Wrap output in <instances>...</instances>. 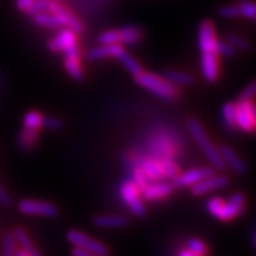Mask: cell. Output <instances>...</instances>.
I'll list each match as a JSON object with an SVG mask.
<instances>
[{
	"label": "cell",
	"instance_id": "34",
	"mask_svg": "<svg viewBox=\"0 0 256 256\" xmlns=\"http://www.w3.org/2000/svg\"><path fill=\"white\" fill-rule=\"evenodd\" d=\"M218 16L221 18H236L240 17V10L236 4H228L218 8Z\"/></svg>",
	"mask_w": 256,
	"mask_h": 256
},
{
	"label": "cell",
	"instance_id": "6",
	"mask_svg": "<svg viewBox=\"0 0 256 256\" xmlns=\"http://www.w3.org/2000/svg\"><path fill=\"white\" fill-rule=\"evenodd\" d=\"M120 196L126 206L136 217L142 218L146 214V208L140 198V191L136 188V186L131 182V179L124 180L120 186Z\"/></svg>",
	"mask_w": 256,
	"mask_h": 256
},
{
	"label": "cell",
	"instance_id": "3",
	"mask_svg": "<svg viewBox=\"0 0 256 256\" xmlns=\"http://www.w3.org/2000/svg\"><path fill=\"white\" fill-rule=\"evenodd\" d=\"M135 81L142 88L146 89L154 96L162 98V100H166V101H172L178 96V88L170 81L166 80L164 76L161 78L158 74L142 71V74H136Z\"/></svg>",
	"mask_w": 256,
	"mask_h": 256
},
{
	"label": "cell",
	"instance_id": "12",
	"mask_svg": "<svg viewBox=\"0 0 256 256\" xmlns=\"http://www.w3.org/2000/svg\"><path fill=\"white\" fill-rule=\"evenodd\" d=\"M229 186V178L225 176H209L196 184L191 186V194L194 196H202L217 190H222Z\"/></svg>",
	"mask_w": 256,
	"mask_h": 256
},
{
	"label": "cell",
	"instance_id": "1",
	"mask_svg": "<svg viewBox=\"0 0 256 256\" xmlns=\"http://www.w3.org/2000/svg\"><path fill=\"white\" fill-rule=\"evenodd\" d=\"M199 48L202 52V74L206 82L213 84L218 78V59L216 52V32L210 20H204L199 25Z\"/></svg>",
	"mask_w": 256,
	"mask_h": 256
},
{
	"label": "cell",
	"instance_id": "29",
	"mask_svg": "<svg viewBox=\"0 0 256 256\" xmlns=\"http://www.w3.org/2000/svg\"><path fill=\"white\" fill-rule=\"evenodd\" d=\"M160 165L162 168V176L166 179H174L179 174L178 166L174 164L170 158H161Z\"/></svg>",
	"mask_w": 256,
	"mask_h": 256
},
{
	"label": "cell",
	"instance_id": "42",
	"mask_svg": "<svg viewBox=\"0 0 256 256\" xmlns=\"http://www.w3.org/2000/svg\"><path fill=\"white\" fill-rule=\"evenodd\" d=\"M178 256H198L195 255L194 252H191V251H188V250L186 248V250H180L178 252Z\"/></svg>",
	"mask_w": 256,
	"mask_h": 256
},
{
	"label": "cell",
	"instance_id": "19",
	"mask_svg": "<svg viewBox=\"0 0 256 256\" xmlns=\"http://www.w3.org/2000/svg\"><path fill=\"white\" fill-rule=\"evenodd\" d=\"M14 236L16 242L20 244V247L24 250L25 252H28L30 256H42V254L38 251L33 240H30V236H28V232L22 228H16L14 232Z\"/></svg>",
	"mask_w": 256,
	"mask_h": 256
},
{
	"label": "cell",
	"instance_id": "27",
	"mask_svg": "<svg viewBox=\"0 0 256 256\" xmlns=\"http://www.w3.org/2000/svg\"><path fill=\"white\" fill-rule=\"evenodd\" d=\"M226 42H229L236 50L247 51V52H250V51L252 50V44H251V42H250L248 40H246V38L240 37V36H236V34H228V36H226Z\"/></svg>",
	"mask_w": 256,
	"mask_h": 256
},
{
	"label": "cell",
	"instance_id": "20",
	"mask_svg": "<svg viewBox=\"0 0 256 256\" xmlns=\"http://www.w3.org/2000/svg\"><path fill=\"white\" fill-rule=\"evenodd\" d=\"M164 78L170 81L172 84L176 85V86H178V85H180V86H191L195 82L191 74H187V72L176 71V70H166L164 72Z\"/></svg>",
	"mask_w": 256,
	"mask_h": 256
},
{
	"label": "cell",
	"instance_id": "25",
	"mask_svg": "<svg viewBox=\"0 0 256 256\" xmlns=\"http://www.w3.org/2000/svg\"><path fill=\"white\" fill-rule=\"evenodd\" d=\"M221 112H222V119L226 128H228L229 131H234L236 128V104H234V102H228V104H225L222 106V108H221Z\"/></svg>",
	"mask_w": 256,
	"mask_h": 256
},
{
	"label": "cell",
	"instance_id": "18",
	"mask_svg": "<svg viewBox=\"0 0 256 256\" xmlns=\"http://www.w3.org/2000/svg\"><path fill=\"white\" fill-rule=\"evenodd\" d=\"M138 168L144 172L145 176L148 178L149 182H156V180H160L161 178H164L161 165H160V160L144 158L140 162Z\"/></svg>",
	"mask_w": 256,
	"mask_h": 256
},
{
	"label": "cell",
	"instance_id": "10",
	"mask_svg": "<svg viewBox=\"0 0 256 256\" xmlns=\"http://www.w3.org/2000/svg\"><path fill=\"white\" fill-rule=\"evenodd\" d=\"M236 108V128L251 134L255 130V104L252 101H238Z\"/></svg>",
	"mask_w": 256,
	"mask_h": 256
},
{
	"label": "cell",
	"instance_id": "30",
	"mask_svg": "<svg viewBox=\"0 0 256 256\" xmlns=\"http://www.w3.org/2000/svg\"><path fill=\"white\" fill-rule=\"evenodd\" d=\"M187 250L194 252L198 256H206L208 255V246L202 240H198V238H190L186 244Z\"/></svg>",
	"mask_w": 256,
	"mask_h": 256
},
{
	"label": "cell",
	"instance_id": "26",
	"mask_svg": "<svg viewBox=\"0 0 256 256\" xmlns=\"http://www.w3.org/2000/svg\"><path fill=\"white\" fill-rule=\"evenodd\" d=\"M22 127L29 128V130H34V131H40L42 128V115L38 112L33 110V112H29L24 115V119H22Z\"/></svg>",
	"mask_w": 256,
	"mask_h": 256
},
{
	"label": "cell",
	"instance_id": "9",
	"mask_svg": "<svg viewBox=\"0 0 256 256\" xmlns=\"http://www.w3.org/2000/svg\"><path fill=\"white\" fill-rule=\"evenodd\" d=\"M244 204H246V198L242 192H236L230 196V199L228 202H222V206L220 208L218 213L214 218L220 220V221H230L232 218H236L240 216V213L244 209Z\"/></svg>",
	"mask_w": 256,
	"mask_h": 256
},
{
	"label": "cell",
	"instance_id": "36",
	"mask_svg": "<svg viewBox=\"0 0 256 256\" xmlns=\"http://www.w3.org/2000/svg\"><path fill=\"white\" fill-rule=\"evenodd\" d=\"M42 127L51 130V131H58V130H62V127H63V122L56 118V116H52V115L42 116Z\"/></svg>",
	"mask_w": 256,
	"mask_h": 256
},
{
	"label": "cell",
	"instance_id": "31",
	"mask_svg": "<svg viewBox=\"0 0 256 256\" xmlns=\"http://www.w3.org/2000/svg\"><path fill=\"white\" fill-rule=\"evenodd\" d=\"M238 10H240V16L246 17L247 20L254 21L256 17V7L255 4L250 0H242L238 4Z\"/></svg>",
	"mask_w": 256,
	"mask_h": 256
},
{
	"label": "cell",
	"instance_id": "35",
	"mask_svg": "<svg viewBox=\"0 0 256 256\" xmlns=\"http://www.w3.org/2000/svg\"><path fill=\"white\" fill-rule=\"evenodd\" d=\"M131 182L136 186V188H138V191H142L145 186L148 184L149 180H148V178L145 176L144 172H142V170H140V168L138 166V168H134V174H132Z\"/></svg>",
	"mask_w": 256,
	"mask_h": 256
},
{
	"label": "cell",
	"instance_id": "44",
	"mask_svg": "<svg viewBox=\"0 0 256 256\" xmlns=\"http://www.w3.org/2000/svg\"><path fill=\"white\" fill-rule=\"evenodd\" d=\"M251 240H252V247L256 246V234H255V230H252L251 232Z\"/></svg>",
	"mask_w": 256,
	"mask_h": 256
},
{
	"label": "cell",
	"instance_id": "39",
	"mask_svg": "<svg viewBox=\"0 0 256 256\" xmlns=\"http://www.w3.org/2000/svg\"><path fill=\"white\" fill-rule=\"evenodd\" d=\"M0 204L4 206H10L12 204V199H10V194L4 190L2 184H0Z\"/></svg>",
	"mask_w": 256,
	"mask_h": 256
},
{
	"label": "cell",
	"instance_id": "13",
	"mask_svg": "<svg viewBox=\"0 0 256 256\" xmlns=\"http://www.w3.org/2000/svg\"><path fill=\"white\" fill-rule=\"evenodd\" d=\"M174 186L172 182H148V184L145 186L142 190V199L148 200V202H157V200L165 199L168 196H170L174 192Z\"/></svg>",
	"mask_w": 256,
	"mask_h": 256
},
{
	"label": "cell",
	"instance_id": "43",
	"mask_svg": "<svg viewBox=\"0 0 256 256\" xmlns=\"http://www.w3.org/2000/svg\"><path fill=\"white\" fill-rule=\"evenodd\" d=\"M16 256H30L28 252H25L24 250L20 248V250H17L16 251Z\"/></svg>",
	"mask_w": 256,
	"mask_h": 256
},
{
	"label": "cell",
	"instance_id": "14",
	"mask_svg": "<svg viewBox=\"0 0 256 256\" xmlns=\"http://www.w3.org/2000/svg\"><path fill=\"white\" fill-rule=\"evenodd\" d=\"M218 152L220 154H221L222 161L225 162V165L229 166L232 172H236V174H240V176H242V174H246L247 170H248V168H247L246 162L243 161L240 156L236 154V153L230 148V146H228V145H222V146L218 149Z\"/></svg>",
	"mask_w": 256,
	"mask_h": 256
},
{
	"label": "cell",
	"instance_id": "37",
	"mask_svg": "<svg viewBox=\"0 0 256 256\" xmlns=\"http://www.w3.org/2000/svg\"><path fill=\"white\" fill-rule=\"evenodd\" d=\"M48 2L50 0H36L25 14L32 17L34 14H40V12H46V10H48Z\"/></svg>",
	"mask_w": 256,
	"mask_h": 256
},
{
	"label": "cell",
	"instance_id": "33",
	"mask_svg": "<svg viewBox=\"0 0 256 256\" xmlns=\"http://www.w3.org/2000/svg\"><path fill=\"white\" fill-rule=\"evenodd\" d=\"M98 42H100V44H118V30L116 29H110V30L102 32L98 36Z\"/></svg>",
	"mask_w": 256,
	"mask_h": 256
},
{
	"label": "cell",
	"instance_id": "15",
	"mask_svg": "<svg viewBox=\"0 0 256 256\" xmlns=\"http://www.w3.org/2000/svg\"><path fill=\"white\" fill-rule=\"evenodd\" d=\"M93 225L100 229H123L128 225V220L119 214H101L93 217Z\"/></svg>",
	"mask_w": 256,
	"mask_h": 256
},
{
	"label": "cell",
	"instance_id": "4",
	"mask_svg": "<svg viewBox=\"0 0 256 256\" xmlns=\"http://www.w3.org/2000/svg\"><path fill=\"white\" fill-rule=\"evenodd\" d=\"M48 48L51 52H63L66 56H80L76 33L68 28L62 29L54 38L48 40Z\"/></svg>",
	"mask_w": 256,
	"mask_h": 256
},
{
	"label": "cell",
	"instance_id": "22",
	"mask_svg": "<svg viewBox=\"0 0 256 256\" xmlns=\"http://www.w3.org/2000/svg\"><path fill=\"white\" fill-rule=\"evenodd\" d=\"M115 59L120 62V63L124 66L126 70H127L130 74H134V76H136V74H142V67L140 66V63H138V62L136 60L135 58L132 56L131 54H128L124 48H123V50H122L120 52L115 56Z\"/></svg>",
	"mask_w": 256,
	"mask_h": 256
},
{
	"label": "cell",
	"instance_id": "24",
	"mask_svg": "<svg viewBox=\"0 0 256 256\" xmlns=\"http://www.w3.org/2000/svg\"><path fill=\"white\" fill-rule=\"evenodd\" d=\"M64 67L68 74L74 80L82 81L84 80V71L80 66V56H66L64 59Z\"/></svg>",
	"mask_w": 256,
	"mask_h": 256
},
{
	"label": "cell",
	"instance_id": "5",
	"mask_svg": "<svg viewBox=\"0 0 256 256\" xmlns=\"http://www.w3.org/2000/svg\"><path fill=\"white\" fill-rule=\"evenodd\" d=\"M67 240L74 247H78V248L85 250V251L94 254L97 256L108 255V248L106 244L94 240V238H92L88 234H85V232H80V230L72 229L67 232Z\"/></svg>",
	"mask_w": 256,
	"mask_h": 256
},
{
	"label": "cell",
	"instance_id": "40",
	"mask_svg": "<svg viewBox=\"0 0 256 256\" xmlns=\"http://www.w3.org/2000/svg\"><path fill=\"white\" fill-rule=\"evenodd\" d=\"M34 2H36V0H16V8L25 14Z\"/></svg>",
	"mask_w": 256,
	"mask_h": 256
},
{
	"label": "cell",
	"instance_id": "41",
	"mask_svg": "<svg viewBox=\"0 0 256 256\" xmlns=\"http://www.w3.org/2000/svg\"><path fill=\"white\" fill-rule=\"evenodd\" d=\"M71 254H72V256H97V255H94V254L85 251V250L78 248V247H74L71 251Z\"/></svg>",
	"mask_w": 256,
	"mask_h": 256
},
{
	"label": "cell",
	"instance_id": "7",
	"mask_svg": "<svg viewBox=\"0 0 256 256\" xmlns=\"http://www.w3.org/2000/svg\"><path fill=\"white\" fill-rule=\"evenodd\" d=\"M17 208L22 214L26 216H42L54 218L59 214V209L52 202H42V200H33V199H24L18 202Z\"/></svg>",
	"mask_w": 256,
	"mask_h": 256
},
{
	"label": "cell",
	"instance_id": "32",
	"mask_svg": "<svg viewBox=\"0 0 256 256\" xmlns=\"http://www.w3.org/2000/svg\"><path fill=\"white\" fill-rule=\"evenodd\" d=\"M216 52L217 55L225 58H232L236 55V50L226 40H216Z\"/></svg>",
	"mask_w": 256,
	"mask_h": 256
},
{
	"label": "cell",
	"instance_id": "17",
	"mask_svg": "<svg viewBox=\"0 0 256 256\" xmlns=\"http://www.w3.org/2000/svg\"><path fill=\"white\" fill-rule=\"evenodd\" d=\"M118 30V44H136L142 38V29L136 25L123 26Z\"/></svg>",
	"mask_w": 256,
	"mask_h": 256
},
{
	"label": "cell",
	"instance_id": "11",
	"mask_svg": "<svg viewBox=\"0 0 256 256\" xmlns=\"http://www.w3.org/2000/svg\"><path fill=\"white\" fill-rule=\"evenodd\" d=\"M213 168L209 166H204V168H196L187 170L184 172H179L176 178L172 179V186L174 188H183V187H191V186L196 184L198 182L202 180L206 176H212Z\"/></svg>",
	"mask_w": 256,
	"mask_h": 256
},
{
	"label": "cell",
	"instance_id": "28",
	"mask_svg": "<svg viewBox=\"0 0 256 256\" xmlns=\"http://www.w3.org/2000/svg\"><path fill=\"white\" fill-rule=\"evenodd\" d=\"M16 240H14V232H7L3 236V243H2V255L0 256H16Z\"/></svg>",
	"mask_w": 256,
	"mask_h": 256
},
{
	"label": "cell",
	"instance_id": "38",
	"mask_svg": "<svg viewBox=\"0 0 256 256\" xmlns=\"http://www.w3.org/2000/svg\"><path fill=\"white\" fill-rule=\"evenodd\" d=\"M255 93H256V84H255V81H252V82H250L246 88L240 92V97H238V101H252L254 98H255Z\"/></svg>",
	"mask_w": 256,
	"mask_h": 256
},
{
	"label": "cell",
	"instance_id": "8",
	"mask_svg": "<svg viewBox=\"0 0 256 256\" xmlns=\"http://www.w3.org/2000/svg\"><path fill=\"white\" fill-rule=\"evenodd\" d=\"M48 12H51L58 20L60 21L63 28H68L76 34L84 33V25L81 24V21L78 17H74L70 10H66L62 4H59L55 0L48 2Z\"/></svg>",
	"mask_w": 256,
	"mask_h": 256
},
{
	"label": "cell",
	"instance_id": "2",
	"mask_svg": "<svg viewBox=\"0 0 256 256\" xmlns=\"http://www.w3.org/2000/svg\"><path fill=\"white\" fill-rule=\"evenodd\" d=\"M187 127H188V132L196 142L200 150L204 153L208 162L212 165V168H214L217 172H224L226 168L225 162L222 161L218 149L210 142V138L206 135V132L204 131L202 126L200 124V122L195 118H191L188 123H187Z\"/></svg>",
	"mask_w": 256,
	"mask_h": 256
},
{
	"label": "cell",
	"instance_id": "16",
	"mask_svg": "<svg viewBox=\"0 0 256 256\" xmlns=\"http://www.w3.org/2000/svg\"><path fill=\"white\" fill-rule=\"evenodd\" d=\"M123 50V46L119 44H100L97 48H93L88 51L86 58L89 60H101L106 58H115Z\"/></svg>",
	"mask_w": 256,
	"mask_h": 256
},
{
	"label": "cell",
	"instance_id": "21",
	"mask_svg": "<svg viewBox=\"0 0 256 256\" xmlns=\"http://www.w3.org/2000/svg\"><path fill=\"white\" fill-rule=\"evenodd\" d=\"M32 20L36 25L42 28H48V29H59V28H63L60 24V21L58 20L54 14L46 10V12H40V14H34L32 16Z\"/></svg>",
	"mask_w": 256,
	"mask_h": 256
},
{
	"label": "cell",
	"instance_id": "23",
	"mask_svg": "<svg viewBox=\"0 0 256 256\" xmlns=\"http://www.w3.org/2000/svg\"><path fill=\"white\" fill-rule=\"evenodd\" d=\"M38 136H40V131H34V130L22 127L20 135H18V145H20V148L22 150H30L37 144Z\"/></svg>",
	"mask_w": 256,
	"mask_h": 256
}]
</instances>
